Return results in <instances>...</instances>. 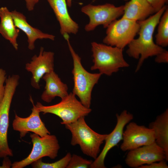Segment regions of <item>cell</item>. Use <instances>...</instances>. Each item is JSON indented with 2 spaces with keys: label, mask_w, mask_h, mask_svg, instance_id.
Here are the masks:
<instances>
[{
  "label": "cell",
  "mask_w": 168,
  "mask_h": 168,
  "mask_svg": "<svg viewBox=\"0 0 168 168\" xmlns=\"http://www.w3.org/2000/svg\"><path fill=\"white\" fill-rule=\"evenodd\" d=\"M54 53L46 51L41 47L38 55L33 56L30 62L26 64V69L32 74L31 85L34 88L40 89V80L46 74L54 71Z\"/></svg>",
  "instance_id": "13"
},
{
  "label": "cell",
  "mask_w": 168,
  "mask_h": 168,
  "mask_svg": "<svg viewBox=\"0 0 168 168\" xmlns=\"http://www.w3.org/2000/svg\"><path fill=\"white\" fill-rule=\"evenodd\" d=\"M165 160L168 161L163 149L155 142L129 151L125 159L126 164L132 168Z\"/></svg>",
  "instance_id": "11"
},
{
  "label": "cell",
  "mask_w": 168,
  "mask_h": 168,
  "mask_svg": "<svg viewBox=\"0 0 168 168\" xmlns=\"http://www.w3.org/2000/svg\"><path fill=\"white\" fill-rule=\"evenodd\" d=\"M117 123L113 130L108 134L105 145L101 152L91 164V168H105V158L109 151L123 140L124 129L125 126L133 119L132 114L127 110H123L119 115L116 114Z\"/></svg>",
  "instance_id": "12"
},
{
  "label": "cell",
  "mask_w": 168,
  "mask_h": 168,
  "mask_svg": "<svg viewBox=\"0 0 168 168\" xmlns=\"http://www.w3.org/2000/svg\"><path fill=\"white\" fill-rule=\"evenodd\" d=\"M156 13L147 0H129L124 5L122 17L138 21L145 20Z\"/></svg>",
  "instance_id": "18"
},
{
  "label": "cell",
  "mask_w": 168,
  "mask_h": 168,
  "mask_svg": "<svg viewBox=\"0 0 168 168\" xmlns=\"http://www.w3.org/2000/svg\"><path fill=\"white\" fill-rule=\"evenodd\" d=\"M139 28L138 21L122 17L114 21L107 27L103 42L123 49L134 39Z\"/></svg>",
  "instance_id": "8"
},
{
  "label": "cell",
  "mask_w": 168,
  "mask_h": 168,
  "mask_svg": "<svg viewBox=\"0 0 168 168\" xmlns=\"http://www.w3.org/2000/svg\"><path fill=\"white\" fill-rule=\"evenodd\" d=\"M26 7L29 11H32L34 9L35 5L39 0H25Z\"/></svg>",
  "instance_id": "28"
},
{
  "label": "cell",
  "mask_w": 168,
  "mask_h": 168,
  "mask_svg": "<svg viewBox=\"0 0 168 168\" xmlns=\"http://www.w3.org/2000/svg\"><path fill=\"white\" fill-rule=\"evenodd\" d=\"M8 157L7 156L4 158V159L3 160L2 165L1 166L0 168H10L12 166V164Z\"/></svg>",
  "instance_id": "29"
},
{
  "label": "cell",
  "mask_w": 168,
  "mask_h": 168,
  "mask_svg": "<svg viewBox=\"0 0 168 168\" xmlns=\"http://www.w3.org/2000/svg\"><path fill=\"white\" fill-rule=\"evenodd\" d=\"M70 92L58 103L49 106L37 102L35 105L43 114L49 113L55 115L62 120L61 124L65 125L75 122L80 118L87 116L91 111L90 108L84 106Z\"/></svg>",
  "instance_id": "5"
},
{
  "label": "cell",
  "mask_w": 168,
  "mask_h": 168,
  "mask_svg": "<svg viewBox=\"0 0 168 168\" xmlns=\"http://www.w3.org/2000/svg\"><path fill=\"white\" fill-rule=\"evenodd\" d=\"M30 100L33 106L31 113L26 118L20 117L15 114L12 124L13 130L19 132L21 138L29 132H33L40 137L50 134V132L40 119V112L34 105L31 96Z\"/></svg>",
  "instance_id": "14"
},
{
  "label": "cell",
  "mask_w": 168,
  "mask_h": 168,
  "mask_svg": "<svg viewBox=\"0 0 168 168\" xmlns=\"http://www.w3.org/2000/svg\"><path fill=\"white\" fill-rule=\"evenodd\" d=\"M157 32L155 35L156 44L162 47L168 45V9L161 16L158 24Z\"/></svg>",
  "instance_id": "21"
},
{
  "label": "cell",
  "mask_w": 168,
  "mask_h": 168,
  "mask_svg": "<svg viewBox=\"0 0 168 168\" xmlns=\"http://www.w3.org/2000/svg\"><path fill=\"white\" fill-rule=\"evenodd\" d=\"M33 144L32 149L25 159L12 164V168H23L34 161L44 157L54 159L58 156L60 147L56 136L48 134L40 137L35 133L30 134Z\"/></svg>",
  "instance_id": "7"
},
{
  "label": "cell",
  "mask_w": 168,
  "mask_h": 168,
  "mask_svg": "<svg viewBox=\"0 0 168 168\" xmlns=\"http://www.w3.org/2000/svg\"><path fill=\"white\" fill-rule=\"evenodd\" d=\"M156 12L165 6L166 3L163 0H147Z\"/></svg>",
  "instance_id": "26"
},
{
  "label": "cell",
  "mask_w": 168,
  "mask_h": 168,
  "mask_svg": "<svg viewBox=\"0 0 168 168\" xmlns=\"http://www.w3.org/2000/svg\"><path fill=\"white\" fill-rule=\"evenodd\" d=\"M167 7L165 5L154 15L143 21H138L139 25V36L128 45L127 54L139 61L136 72L138 70L144 61L149 57L156 56L164 49L155 43L153 34L160 18Z\"/></svg>",
  "instance_id": "1"
},
{
  "label": "cell",
  "mask_w": 168,
  "mask_h": 168,
  "mask_svg": "<svg viewBox=\"0 0 168 168\" xmlns=\"http://www.w3.org/2000/svg\"><path fill=\"white\" fill-rule=\"evenodd\" d=\"M52 9L60 26V32L64 39L70 34H76L79 29L78 24L71 17L67 8L66 0H47Z\"/></svg>",
  "instance_id": "15"
},
{
  "label": "cell",
  "mask_w": 168,
  "mask_h": 168,
  "mask_svg": "<svg viewBox=\"0 0 168 168\" xmlns=\"http://www.w3.org/2000/svg\"><path fill=\"white\" fill-rule=\"evenodd\" d=\"M167 161L163 160L158 162H153L149 165L141 166L138 168H168Z\"/></svg>",
  "instance_id": "25"
},
{
  "label": "cell",
  "mask_w": 168,
  "mask_h": 168,
  "mask_svg": "<svg viewBox=\"0 0 168 168\" xmlns=\"http://www.w3.org/2000/svg\"><path fill=\"white\" fill-rule=\"evenodd\" d=\"M124 1H128V0H124Z\"/></svg>",
  "instance_id": "32"
},
{
  "label": "cell",
  "mask_w": 168,
  "mask_h": 168,
  "mask_svg": "<svg viewBox=\"0 0 168 168\" xmlns=\"http://www.w3.org/2000/svg\"><path fill=\"white\" fill-rule=\"evenodd\" d=\"M163 0L165 1L166 3L168 1V0Z\"/></svg>",
  "instance_id": "31"
},
{
  "label": "cell",
  "mask_w": 168,
  "mask_h": 168,
  "mask_svg": "<svg viewBox=\"0 0 168 168\" xmlns=\"http://www.w3.org/2000/svg\"><path fill=\"white\" fill-rule=\"evenodd\" d=\"M91 49L93 63L91 70H97L102 75L110 76L120 68L129 66L124 58L122 49L93 42Z\"/></svg>",
  "instance_id": "4"
},
{
  "label": "cell",
  "mask_w": 168,
  "mask_h": 168,
  "mask_svg": "<svg viewBox=\"0 0 168 168\" xmlns=\"http://www.w3.org/2000/svg\"><path fill=\"white\" fill-rule=\"evenodd\" d=\"M7 79L5 71L0 68V104L1 103L5 93V85H4Z\"/></svg>",
  "instance_id": "24"
},
{
  "label": "cell",
  "mask_w": 168,
  "mask_h": 168,
  "mask_svg": "<svg viewBox=\"0 0 168 168\" xmlns=\"http://www.w3.org/2000/svg\"><path fill=\"white\" fill-rule=\"evenodd\" d=\"M42 78L45 82L44 89L41 96L43 101L49 103L56 97L62 99L68 95L67 85L62 81L54 71L45 74Z\"/></svg>",
  "instance_id": "17"
},
{
  "label": "cell",
  "mask_w": 168,
  "mask_h": 168,
  "mask_svg": "<svg viewBox=\"0 0 168 168\" xmlns=\"http://www.w3.org/2000/svg\"><path fill=\"white\" fill-rule=\"evenodd\" d=\"M155 61L157 63H167L168 62V52L164 49L162 52L157 55Z\"/></svg>",
  "instance_id": "27"
},
{
  "label": "cell",
  "mask_w": 168,
  "mask_h": 168,
  "mask_svg": "<svg viewBox=\"0 0 168 168\" xmlns=\"http://www.w3.org/2000/svg\"><path fill=\"white\" fill-rule=\"evenodd\" d=\"M148 128L153 130L155 142L164 151L168 158V110L158 115L155 120L150 123Z\"/></svg>",
  "instance_id": "20"
},
{
  "label": "cell",
  "mask_w": 168,
  "mask_h": 168,
  "mask_svg": "<svg viewBox=\"0 0 168 168\" xmlns=\"http://www.w3.org/2000/svg\"><path fill=\"white\" fill-rule=\"evenodd\" d=\"M68 6L70 7L72 6V0H66Z\"/></svg>",
  "instance_id": "30"
},
{
  "label": "cell",
  "mask_w": 168,
  "mask_h": 168,
  "mask_svg": "<svg viewBox=\"0 0 168 168\" xmlns=\"http://www.w3.org/2000/svg\"><path fill=\"white\" fill-rule=\"evenodd\" d=\"M123 140L120 146L121 150L123 151H130L155 142V135L152 129L131 122L123 132Z\"/></svg>",
  "instance_id": "10"
},
{
  "label": "cell",
  "mask_w": 168,
  "mask_h": 168,
  "mask_svg": "<svg viewBox=\"0 0 168 168\" xmlns=\"http://www.w3.org/2000/svg\"><path fill=\"white\" fill-rule=\"evenodd\" d=\"M85 118L81 117L74 122L64 125L71 133V145H78L83 154L95 160L108 134H100L93 130L86 123Z\"/></svg>",
  "instance_id": "2"
},
{
  "label": "cell",
  "mask_w": 168,
  "mask_h": 168,
  "mask_svg": "<svg viewBox=\"0 0 168 168\" xmlns=\"http://www.w3.org/2000/svg\"><path fill=\"white\" fill-rule=\"evenodd\" d=\"M0 34L9 41L16 50L18 49L17 39L20 30L15 24L11 12L6 7L0 8Z\"/></svg>",
  "instance_id": "19"
},
{
  "label": "cell",
  "mask_w": 168,
  "mask_h": 168,
  "mask_svg": "<svg viewBox=\"0 0 168 168\" xmlns=\"http://www.w3.org/2000/svg\"><path fill=\"white\" fill-rule=\"evenodd\" d=\"M66 40L73 60L72 73L74 86L72 93L79 98L84 106L90 108L92 90L102 74L99 72L91 73L86 70L82 64L81 58L71 44L69 38Z\"/></svg>",
  "instance_id": "3"
},
{
  "label": "cell",
  "mask_w": 168,
  "mask_h": 168,
  "mask_svg": "<svg viewBox=\"0 0 168 168\" xmlns=\"http://www.w3.org/2000/svg\"><path fill=\"white\" fill-rule=\"evenodd\" d=\"M11 12L16 27L23 32L27 36L28 47L30 50H33L35 49V43L37 40H54V35L44 33L39 29L31 26L28 22L26 16L22 13L16 10Z\"/></svg>",
  "instance_id": "16"
},
{
  "label": "cell",
  "mask_w": 168,
  "mask_h": 168,
  "mask_svg": "<svg viewBox=\"0 0 168 168\" xmlns=\"http://www.w3.org/2000/svg\"><path fill=\"white\" fill-rule=\"evenodd\" d=\"M71 156L72 155L69 152L62 158L54 162H44L41 158L34 161L31 164L32 167L34 168H66Z\"/></svg>",
  "instance_id": "22"
},
{
  "label": "cell",
  "mask_w": 168,
  "mask_h": 168,
  "mask_svg": "<svg viewBox=\"0 0 168 168\" xmlns=\"http://www.w3.org/2000/svg\"><path fill=\"white\" fill-rule=\"evenodd\" d=\"M92 161L84 159L80 156L73 154L66 168H90Z\"/></svg>",
  "instance_id": "23"
},
{
  "label": "cell",
  "mask_w": 168,
  "mask_h": 168,
  "mask_svg": "<svg viewBox=\"0 0 168 168\" xmlns=\"http://www.w3.org/2000/svg\"><path fill=\"white\" fill-rule=\"evenodd\" d=\"M124 9V5L117 7L110 3L97 5L89 4L83 6L81 12L89 19L88 23L85 26V30L87 32L92 31L101 25L107 28L112 22L123 15Z\"/></svg>",
  "instance_id": "9"
},
{
  "label": "cell",
  "mask_w": 168,
  "mask_h": 168,
  "mask_svg": "<svg viewBox=\"0 0 168 168\" xmlns=\"http://www.w3.org/2000/svg\"><path fill=\"white\" fill-rule=\"evenodd\" d=\"M19 80L17 76L12 75L7 78L5 82L4 94L0 104V158L13 156L8 145L7 135L10 107Z\"/></svg>",
  "instance_id": "6"
}]
</instances>
